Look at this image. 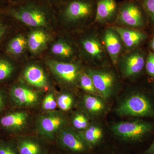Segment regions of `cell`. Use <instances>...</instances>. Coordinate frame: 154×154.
<instances>
[{"label":"cell","mask_w":154,"mask_h":154,"mask_svg":"<svg viewBox=\"0 0 154 154\" xmlns=\"http://www.w3.org/2000/svg\"><path fill=\"white\" fill-rule=\"evenodd\" d=\"M111 130L120 143L136 147L137 154L145 149L154 138V121L143 119L117 122L111 126Z\"/></svg>","instance_id":"1"},{"label":"cell","mask_w":154,"mask_h":154,"mask_svg":"<svg viewBox=\"0 0 154 154\" xmlns=\"http://www.w3.org/2000/svg\"><path fill=\"white\" fill-rule=\"evenodd\" d=\"M42 0H26L6 8V14L30 27L46 26L50 15L48 4Z\"/></svg>","instance_id":"2"},{"label":"cell","mask_w":154,"mask_h":154,"mask_svg":"<svg viewBox=\"0 0 154 154\" xmlns=\"http://www.w3.org/2000/svg\"><path fill=\"white\" fill-rule=\"evenodd\" d=\"M115 110L120 116L154 121V102L149 90L133 91L119 104Z\"/></svg>","instance_id":"3"},{"label":"cell","mask_w":154,"mask_h":154,"mask_svg":"<svg viewBox=\"0 0 154 154\" xmlns=\"http://www.w3.org/2000/svg\"><path fill=\"white\" fill-rule=\"evenodd\" d=\"M97 0H65L61 3L60 15L70 23L93 21L96 17Z\"/></svg>","instance_id":"4"},{"label":"cell","mask_w":154,"mask_h":154,"mask_svg":"<svg viewBox=\"0 0 154 154\" xmlns=\"http://www.w3.org/2000/svg\"><path fill=\"white\" fill-rule=\"evenodd\" d=\"M147 18L140 0H124L119 3L115 22L121 27L137 29L143 28Z\"/></svg>","instance_id":"5"},{"label":"cell","mask_w":154,"mask_h":154,"mask_svg":"<svg viewBox=\"0 0 154 154\" xmlns=\"http://www.w3.org/2000/svg\"><path fill=\"white\" fill-rule=\"evenodd\" d=\"M65 116L59 111H48L38 117L36 123L38 133L43 140L52 142L60 131L67 125Z\"/></svg>","instance_id":"6"},{"label":"cell","mask_w":154,"mask_h":154,"mask_svg":"<svg viewBox=\"0 0 154 154\" xmlns=\"http://www.w3.org/2000/svg\"><path fill=\"white\" fill-rule=\"evenodd\" d=\"M56 140L57 145L68 154H91L93 151L79 132L69 126L61 130Z\"/></svg>","instance_id":"7"},{"label":"cell","mask_w":154,"mask_h":154,"mask_svg":"<svg viewBox=\"0 0 154 154\" xmlns=\"http://www.w3.org/2000/svg\"><path fill=\"white\" fill-rule=\"evenodd\" d=\"M146 59L145 53L137 48L122 54L117 63L122 76L125 79L139 77L145 69Z\"/></svg>","instance_id":"8"},{"label":"cell","mask_w":154,"mask_h":154,"mask_svg":"<svg viewBox=\"0 0 154 154\" xmlns=\"http://www.w3.org/2000/svg\"><path fill=\"white\" fill-rule=\"evenodd\" d=\"M85 71L92 79L99 96L105 100L113 96L118 85L114 73L109 70L94 68H88Z\"/></svg>","instance_id":"9"},{"label":"cell","mask_w":154,"mask_h":154,"mask_svg":"<svg viewBox=\"0 0 154 154\" xmlns=\"http://www.w3.org/2000/svg\"><path fill=\"white\" fill-rule=\"evenodd\" d=\"M47 65L51 71L65 85L74 87L79 84L82 71L79 64L51 60L47 61Z\"/></svg>","instance_id":"10"},{"label":"cell","mask_w":154,"mask_h":154,"mask_svg":"<svg viewBox=\"0 0 154 154\" xmlns=\"http://www.w3.org/2000/svg\"><path fill=\"white\" fill-rule=\"evenodd\" d=\"M82 46L86 55L96 66H102L107 62L108 55L102 38L97 34H91L83 38Z\"/></svg>","instance_id":"11"},{"label":"cell","mask_w":154,"mask_h":154,"mask_svg":"<svg viewBox=\"0 0 154 154\" xmlns=\"http://www.w3.org/2000/svg\"><path fill=\"white\" fill-rule=\"evenodd\" d=\"M101 38L108 57L114 65L117 66L124 47L120 36L110 27L104 30Z\"/></svg>","instance_id":"12"},{"label":"cell","mask_w":154,"mask_h":154,"mask_svg":"<svg viewBox=\"0 0 154 154\" xmlns=\"http://www.w3.org/2000/svg\"><path fill=\"white\" fill-rule=\"evenodd\" d=\"M10 97L16 106L28 107L35 106L38 103V94L33 90L21 85H14L10 91Z\"/></svg>","instance_id":"13"},{"label":"cell","mask_w":154,"mask_h":154,"mask_svg":"<svg viewBox=\"0 0 154 154\" xmlns=\"http://www.w3.org/2000/svg\"><path fill=\"white\" fill-rule=\"evenodd\" d=\"M119 8V3L116 0H97L94 22L106 24L115 22Z\"/></svg>","instance_id":"14"},{"label":"cell","mask_w":154,"mask_h":154,"mask_svg":"<svg viewBox=\"0 0 154 154\" xmlns=\"http://www.w3.org/2000/svg\"><path fill=\"white\" fill-rule=\"evenodd\" d=\"M43 141L30 136L20 137L15 140L19 154H47L48 147Z\"/></svg>","instance_id":"15"},{"label":"cell","mask_w":154,"mask_h":154,"mask_svg":"<svg viewBox=\"0 0 154 154\" xmlns=\"http://www.w3.org/2000/svg\"><path fill=\"white\" fill-rule=\"evenodd\" d=\"M118 33L124 47L128 51L136 49L147 38L146 34L137 29L115 26L112 27Z\"/></svg>","instance_id":"16"},{"label":"cell","mask_w":154,"mask_h":154,"mask_svg":"<svg viewBox=\"0 0 154 154\" xmlns=\"http://www.w3.org/2000/svg\"><path fill=\"white\" fill-rule=\"evenodd\" d=\"M79 132L92 150L105 145V132L102 125L99 123L91 122L85 130Z\"/></svg>","instance_id":"17"},{"label":"cell","mask_w":154,"mask_h":154,"mask_svg":"<svg viewBox=\"0 0 154 154\" xmlns=\"http://www.w3.org/2000/svg\"><path fill=\"white\" fill-rule=\"evenodd\" d=\"M105 100L100 96L85 94L83 96L82 102L84 112L93 118L104 115L108 110V106Z\"/></svg>","instance_id":"18"},{"label":"cell","mask_w":154,"mask_h":154,"mask_svg":"<svg viewBox=\"0 0 154 154\" xmlns=\"http://www.w3.org/2000/svg\"><path fill=\"white\" fill-rule=\"evenodd\" d=\"M29 114L25 111H16L8 113L0 119L3 128L11 132H18L27 125Z\"/></svg>","instance_id":"19"},{"label":"cell","mask_w":154,"mask_h":154,"mask_svg":"<svg viewBox=\"0 0 154 154\" xmlns=\"http://www.w3.org/2000/svg\"><path fill=\"white\" fill-rule=\"evenodd\" d=\"M25 81L31 85L40 89H44L48 85L46 75L40 66L36 65L28 66L23 74Z\"/></svg>","instance_id":"20"},{"label":"cell","mask_w":154,"mask_h":154,"mask_svg":"<svg viewBox=\"0 0 154 154\" xmlns=\"http://www.w3.org/2000/svg\"><path fill=\"white\" fill-rule=\"evenodd\" d=\"M48 40V37L44 31L41 30L32 31L27 41L28 47L31 52H38L46 44Z\"/></svg>","instance_id":"21"},{"label":"cell","mask_w":154,"mask_h":154,"mask_svg":"<svg viewBox=\"0 0 154 154\" xmlns=\"http://www.w3.org/2000/svg\"><path fill=\"white\" fill-rule=\"evenodd\" d=\"M28 45L26 38L22 35L14 37L9 42L7 51L10 54L18 55L23 52Z\"/></svg>","instance_id":"22"},{"label":"cell","mask_w":154,"mask_h":154,"mask_svg":"<svg viewBox=\"0 0 154 154\" xmlns=\"http://www.w3.org/2000/svg\"><path fill=\"white\" fill-rule=\"evenodd\" d=\"M51 51L54 55L64 58L71 57L74 52L72 46L64 41H59L54 43L51 48Z\"/></svg>","instance_id":"23"},{"label":"cell","mask_w":154,"mask_h":154,"mask_svg":"<svg viewBox=\"0 0 154 154\" xmlns=\"http://www.w3.org/2000/svg\"><path fill=\"white\" fill-rule=\"evenodd\" d=\"M90 118L85 112H78L72 117V125L74 129L77 131H82L86 129L91 124Z\"/></svg>","instance_id":"24"},{"label":"cell","mask_w":154,"mask_h":154,"mask_svg":"<svg viewBox=\"0 0 154 154\" xmlns=\"http://www.w3.org/2000/svg\"><path fill=\"white\" fill-rule=\"evenodd\" d=\"M79 84L81 88L88 94L100 96L94 86L92 79L85 71H82L81 73Z\"/></svg>","instance_id":"25"},{"label":"cell","mask_w":154,"mask_h":154,"mask_svg":"<svg viewBox=\"0 0 154 154\" xmlns=\"http://www.w3.org/2000/svg\"><path fill=\"white\" fill-rule=\"evenodd\" d=\"M59 108L63 111H67L73 107L75 99L73 96L68 92H64L60 94L56 99Z\"/></svg>","instance_id":"26"},{"label":"cell","mask_w":154,"mask_h":154,"mask_svg":"<svg viewBox=\"0 0 154 154\" xmlns=\"http://www.w3.org/2000/svg\"><path fill=\"white\" fill-rule=\"evenodd\" d=\"M124 148L118 146L105 145L94 150L91 154H128Z\"/></svg>","instance_id":"27"},{"label":"cell","mask_w":154,"mask_h":154,"mask_svg":"<svg viewBox=\"0 0 154 154\" xmlns=\"http://www.w3.org/2000/svg\"><path fill=\"white\" fill-rule=\"evenodd\" d=\"M14 67L9 61L0 59V81L9 78L14 71Z\"/></svg>","instance_id":"28"},{"label":"cell","mask_w":154,"mask_h":154,"mask_svg":"<svg viewBox=\"0 0 154 154\" xmlns=\"http://www.w3.org/2000/svg\"><path fill=\"white\" fill-rule=\"evenodd\" d=\"M0 154H19L15 141H0Z\"/></svg>","instance_id":"29"},{"label":"cell","mask_w":154,"mask_h":154,"mask_svg":"<svg viewBox=\"0 0 154 154\" xmlns=\"http://www.w3.org/2000/svg\"><path fill=\"white\" fill-rule=\"evenodd\" d=\"M56 99L52 93L48 94L42 102V109L48 111H53L57 107Z\"/></svg>","instance_id":"30"},{"label":"cell","mask_w":154,"mask_h":154,"mask_svg":"<svg viewBox=\"0 0 154 154\" xmlns=\"http://www.w3.org/2000/svg\"><path fill=\"white\" fill-rule=\"evenodd\" d=\"M147 17L154 23V0H140Z\"/></svg>","instance_id":"31"},{"label":"cell","mask_w":154,"mask_h":154,"mask_svg":"<svg viewBox=\"0 0 154 154\" xmlns=\"http://www.w3.org/2000/svg\"><path fill=\"white\" fill-rule=\"evenodd\" d=\"M145 70L149 76L154 81V52H150L146 59Z\"/></svg>","instance_id":"32"},{"label":"cell","mask_w":154,"mask_h":154,"mask_svg":"<svg viewBox=\"0 0 154 154\" xmlns=\"http://www.w3.org/2000/svg\"><path fill=\"white\" fill-rule=\"evenodd\" d=\"M138 154H154V138L149 145Z\"/></svg>","instance_id":"33"},{"label":"cell","mask_w":154,"mask_h":154,"mask_svg":"<svg viewBox=\"0 0 154 154\" xmlns=\"http://www.w3.org/2000/svg\"><path fill=\"white\" fill-rule=\"evenodd\" d=\"M6 100L2 92L0 91V112L4 109L5 105Z\"/></svg>","instance_id":"34"},{"label":"cell","mask_w":154,"mask_h":154,"mask_svg":"<svg viewBox=\"0 0 154 154\" xmlns=\"http://www.w3.org/2000/svg\"><path fill=\"white\" fill-rule=\"evenodd\" d=\"M47 154H68L65 152L60 147V151H51L48 148V151Z\"/></svg>","instance_id":"35"},{"label":"cell","mask_w":154,"mask_h":154,"mask_svg":"<svg viewBox=\"0 0 154 154\" xmlns=\"http://www.w3.org/2000/svg\"><path fill=\"white\" fill-rule=\"evenodd\" d=\"M149 90L154 102V81H153L152 83L150 85V88Z\"/></svg>","instance_id":"36"},{"label":"cell","mask_w":154,"mask_h":154,"mask_svg":"<svg viewBox=\"0 0 154 154\" xmlns=\"http://www.w3.org/2000/svg\"><path fill=\"white\" fill-rule=\"evenodd\" d=\"M5 31V27L1 23H0V38H2V36L4 35Z\"/></svg>","instance_id":"37"},{"label":"cell","mask_w":154,"mask_h":154,"mask_svg":"<svg viewBox=\"0 0 154 154\" xmlns=\"http://www.w3.org/2000/svg\"><path fill=\"white\" fill-rule=\"evenodd\" d=\"M42 1H43V2H45L48 3V2H60V3L63 2V1H65V0H42Z\"/></svg>","instance_id":"38"},{"label":"cell","mask_w":154,"mask_h":154,"mask_svg":"<svg viewBox=\"0 0 154 154\" xmlns=\"http://www.w3.org/2000/svg\"><path fill=\"white\" fill-rule=\"evenodd\" d=\"M150 46L152 50L154 51V36L152 39L150 43Z\"/></svg>","instance_id":"39"},{"label":"cell","mask_w":154,"mask_h":154,"mask_svg":"<svg viewBox=\"0 0 154 154\" xmlns=\"http://www.w3.org/2000/svg\"><path fill=\"white\" fill-rule=\"evenodd\" d=\"M12 1H15L16 2H19V3H22V2H25L26 0H12Z\"/></svg>","instance_id":"40"},{"label":"cell","mask_w":154,"mask_h":154,"mask_svg":"<svg viewBox=\"0 0 154 154\" xmlns=\"http://www.w3.org/2000/svg\"><path fill=\"white\" fill-rule=\"evenodd\" d=\"M5 0H0V4H2V3L4 2Z\"/></svg>","instance_id":"41"}]
</instances>
